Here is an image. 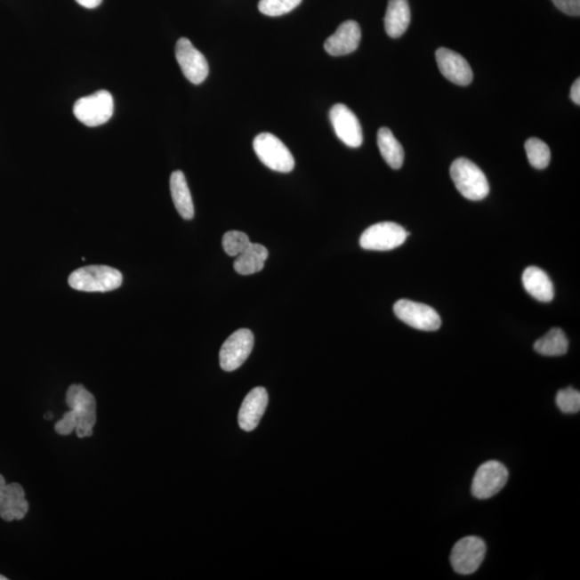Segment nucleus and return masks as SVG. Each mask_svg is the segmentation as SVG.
Returning a JSON list of instances; mask_svg holds the SVG:
<instances>
[{
	"mask_svg": "<svg viewBox=\"0 0 580 580\" xmlns=\"http://www.w3.org/2000/svg\"><path fill=\"white\" fill-rule=\"evenodd\" d=\"M71 288L85 293L112 292L122 286L123 276L108 266H87L72 272L68 278Z\"/></svg>",
	"mask_w": 580,
	"mask_h": 580,
	"instance_id": "f257e3e1",
	"label": "nucleus"
},
{
	"mask_svg": "<svg viewBox=\"0 0 580 580\" xmlns=\"http://www.w3.org/2000/svg\"><path fill=\"white\" fill-rule=\"evenodd\" d=\"M450 177L464 198L479 201L489 194V183L485 173L467 158L455 160L450 167Z\"/></svg>",
	"mask_w": 580,
	"mask_h": 580,
	"instance_id": "f03ea898",
	"label": "nucleus"
},
{
	"mask_svg": "<svg viewBox=\"0 0 580 580\" xmlns=\"http://www.w3.org/2000/svg\"><path fill=\"white\" fill-rule=\"evenodd\" d=\"M67 406L77 418L76 432L80 439L92 437L97 419L96 399L82 385H71L67 391Z\"/></svg>",
	"mask_w": 580,
	"mask_h": 580,
	"instance_id": "7ed1b4c3",
	"label": "nucleus"
},
{
	"mask_svg": "<svg viewBox=\"0 0 580 580\" xmlns=\"http://www.w3.org/2000/svg\"><path fill=\"white\" fill-rule=\"evenodd\" d=\"M254 151L261 162L273 171L288 173L294 168V159L286 145L272 133H262L254 140Z\"/></svg>",
	"mask_w": 580,
	"mask_h": 580,
	"instance_id": "20e7f679",
	"label": "nucleus"
},
{
	"mask_svg": "<svg viewBox=\"0 0 580 580\" xmlns=\"http://www.w3.org/2000/svg\"><path fill=\"white\" fill-rule=\"evenodd\" d=\"M113 97L108 91L82 97L75 103L74 113L77 120L89 127L101 126L113 116Z\"/></svg>",
	"mask_w": 580,
	"mask_h": 580,
	"instance_id": "39448f33",
	"label": "nucleus"
},
{
	"mask_svg": "<svg viewBox=\"0 0 580 580\" xmlns=\"http://www.w3.org/2000/svg\"><path fill=\"white\" fill-rule=\"evenodd\" d=\"M410 232L392 222H383L365 230L360 237V246L367 251H391L407 241Z\"/></svg>",
	"mask_w": 580,
	"mask_h": 580,
	"instance_id": "423d86ee",
	"label": "nucleus"
},
{
	"mask_svg": "<svg viewBox=\"0 0 580 580\" xmlns=\"http://www.w3.org/2000/svg\"><path fill=\"white\" fill-rule=\"evenodd\" d=\"M486 544L478 536H467L455 544L450 563L455 572L471 575L478 571L486 556Z\"/></svg>",
	"mask_w": 580,
	"mask_h": 580,
	"instance_id": "0eeeda50",
	"label": "nucleus"
},
{
	"mask_svg": "<svg viewBox=\"0 0 580 580\" xmlns=\"http://www.w3.org/2000/svg\"><path fill=\"white\" fill-rule=\"evenodd\" d=\"M509 480V471L499 461H488L476 471L472 495L476 499L486 500L499 494Z\"/></svg>",
	"mask_w": 580,
	"mask_h": 580,
	"instance_id": "6e6552de",
	"label": "nucleus"
},
{
	"mask_svg": "<svg viewBox=\"0 0 580 580\" xmlns=\"http://www.w3.org/2000/svg\"><path fill=\"white\" fill-rule=\"evenodd\" d=\"M393 312L410 327L423 331H437L441 328V318L437 310L427 304L401 299L393 305Z\"/></svg>",
	"mask_w": 580,
	"mask_h": 580,
	"instance_id": "1a4fd4ad",
	"label": "nucleus"
},
{
	"mask_svg": "<svg viewBox=\"0 0 580 580\" xmlns=\"http://www.w3.org/2000/svg\"><path fill=\"white\" fill-rule=\"evenodd\" d=\"M254 347V334L251 330L240 329L232 334L222 344L220 351V365L222 370L232 372L245 364Z\"/></svg>",
	"mask_w": 580,
	"mask_h": 580,
	"instance_id": "9d476101",
	"label": "nucleus"
},
{
	"mask_svg": "<svg viewBox=\"0 0 580 580\" xmlns=\"http://www.w3.org/2000/svg\"><path fill=\"white\" fill-rule=\"evenodd\" d=\"M175 57L186 79L198 85L209 76V64L204 54L188 38L179 39Z\"/></svg>",
	"mask_w": 580,
	"mask_h": 580,
	"instance_id": "9b49d317",
	"label": "nucleus"
},
{
	"mask_svg": "<svg viewBox=\"0 0 580 580\" xmlns=\"http://www.w3.org/2000/svg\"><path fill=\"white\" fill-rule=\"evenodd\" d=\"M330 122L333 124L336 136L350 148H359L364 141V134L358 118L355 113L342 103L331 108Z\"/></svg>",
	"mask_w": 580,
	"mask_h": 580,
	"instance_id": "f8f14e48",
	"label": "nucleus"
},
{
	"mask_svg": "<svg viewBox=\"0 0 580 580\" xmlns=\"http://www.w3.org/2000/svg\"><path fill=\"white\" fill-rule=\"evenodd\" d=\"M439 69L450 82L460 86L469 85L473 80V71L468 60L455 52L439 48L435 53Z\"/></svg>",
	"mask_w": 580,
	"mask_h": 580,
	"instance_id": "ddd939ff",
	"label": "nucleus"
},
{
	"mask_svg": "<svg viewBox=\"0 0 580 580\" xmlns=\"http://www.w3.org/2000/svg\"><path fill=\"white\" fill-rule=\"evenodd\" d=\"M361 29L355 20L342 23L336 32L326 40L324 48L328 54L343 56L353 53L360 44Z\"/></svg>",
	"mask_w": 580,
	"mask_h": 580,
	"instance_id": "4468645a",
	"label": "nucleus"
},
{
	"mask_svg": "<svg viewBox=\"0 0 580 580\" xmlns=\"http://www.w3.org/2000/svg\"><path fill=\"white\" fill-rule=\"evenodd\" d=\"M269 402L268 392L263 387L254 388L247 393L243 401L240 411L239 424L245 431H253L255 430L266 412Z\"/></svg>",
	"mask_w": 580,
	"mask_h": 580,
	"instance_id": "2eb2a0df",
	"label": "nucleus"
},
{
	"mask_svg": "<svg viewBox=\"0 0 580 580\" xmlns=\"http://www.w3.org/2000/svg\"><path fill=\"white\" fill-rule=\"evenodd\" d=\"M29 504L25 499L23 487L9 484L0 489V518L4 521L22 520L28 514Z\"/></svg>",
	"mask_w": 580,
	"mask_h": 580,
	"instance_id": "dca6fc26",
	"label": "nucleus"
},
{
	"mask_svg": "<svg viewBox=\"0 0 580 580\" xmlns=\"http://www.w3.org/2000/svg\"><path fill=\"white\" fill-rule=\"evenodd\" d=\"M522 284L528 294L541 302H551L555 297V289L547 273L537 267L527 268L522 274Z\"/></svg>",
	"mask_w": 580,
	"mask_h": 580,
	"instance_id": "f3484780",
	"label": "nucleus"
},
{
	"mask_svg": "<svg viewBox=\"0 0 580 580\" xmlns=\"http://www.w3.org/2000/svg\"><path fill=\"white\" fill-rule=\"evenodd\" d=\"M384 23L386 33L390 37H401L411 23V9L407 0H390Z\"/></svg>",
	"mask_w": 580,
	"mask_h": 580,
	"instance_id": "a211bd4d",
	"label": "nucleus"
},
{
	"mask_svg": "<svg viewBox=\"0 0 580 580\" xmlns=\"http://www.w3.org/2000/svg\"><path fill=\"white\" fill-rule=\"evenodd\" d=\"M170 190L173 196L175 209L184 220H193L195 208L193 198H191L188 181L182 171H174L170 178Z\"/></svg>",
	"mask_w": 580,
	"mask_h": 580,
	"instance_id": "6ab92c4d",
	"label": "nucleus"
},
{
	"mask_svg": "<svg viewBox=\"0 0 580 580\" xmlns=\"http://www.w3.org/2000/svg\"><path fill=\"white\" fill-rule=\"evenodd\" d=\"M268 256L269 253L265 246L251 243L245 252L237 256L235 270L241 276H251V274L261 272L265 267Z\"/></svg>",
	"mask_w": 580,
	"mask_h": 580,
	"instance_id": "aec40b11",
	"label": "nucleus"
},
{
	"mask_svg": "<svg viewBox=\"0 0 580 580\" xmlns=\"http://www.w3.org/2000/svg\"><path fill=\"white\" fill-rule=\"evenodd\" d=\"M377 145L385 162L392 169H400L404 162V149L390 128L383 127L377 133Z\"/></svg>",
	"mask_w": 580,
	"mask_h": 580,
	"instance_id": "412c9836",
	"label": "nucleus"
},
{
	"mask_svg": "<svg viewBox=\"0 0 580 580\" xmlns=\"http://www.w3.org/2000/svg\"><path fill=\"white\" fill-rule=\"evenodd\" d=\"M568 341L563 330L553 328L543 338L538 339L535 350L543 356H562L567 354Z\"/></svg>",
	"mask_w": 580,
	"mask_h": 580,
	"instance_id": "4be33fe9",
	"label": "nucleus"
},
{
	"mask_svg": "<svg viewBox=\"0 0 580 580\" xmlns=\"http://www.w3.org/2000/svg\"><path fill=\"white\" fill-rule=\"evenodd\" d=\"M528 159L536 169H545L551 163L552 153L548 145L537 138L528 140L525 144Z\"/></svg>",
	"mask_w": 580,
	"mask_h": 580,
	"instance_id": "5701e85b",
	"label": "nucleus"
},
{
	"mask_svg": "<svg viewBox=\"0 0 580 580\" xmlns=\"http://www.w3.org/2000/svg\"><path fill=\"white\" fill-rule=\"evenodd\" d=\"M250 238L242 231H228L222 237V247L227 255L237 257L251 245Z\"/></svg>",
	"mask_w": 580,
	"mask_h": 580,
	"instance_id": "b1692460",
	"label": "nucleus"
},
{
	"mask_svg": "<svg viewBox=\"0 0 580 580\" xmlns=\"http://www.w3.org/2000/svg\"><path fill=\"white\" fill-rule=\"evenodd\" d=\"M302 2V0H261L258 9L268 17H279L293 12Z\"/></svg>",
	"mask_w": 580,
	"mask_h": 580,
	"instance_id": "393cba45",
	"label": "nucleus"
},
{
	"mask_svg": "<svg viewBox=\"0 0 580 580\" xmlns=\"http://www.w3.org/2000/svg\"><path fill=\"white\" fill-rule=\"evenodd\" d=\"M557 406L563 413L575 414L580 410V393L572 387L558 392Z\"/></svg>",
	"mask_w": 580,
	"mask_h": 580,
	"instance_id": "a878e982",
	"label": "nucleus"
},
{
	"mask_svg": "<svg viewBox=\"0 0 580 580\" xmlns=\"http://www.w3.org/2000/svg\"><path fill=\"white\" fill-rule=\"evenodd\" d=\"M77 427V418L71 410L64 414L63 418L55 423V431L60 435H69Z\"/></svg>",
	"mask_w": 580,
	"mask_h": 580,
	"instance_id": "bb28decb",
	"label": "nucleus"
},
{
	"mask_svg": "<svg viewBox=\"0 0 580 580\" xmlns=\"http://www.w3.org/2000/svg\"><path fill=\"white\" fill-rule=\"evenodd\" d=\"M552 2L561 12L571 17H579L580 0H552Z\"/></svg>",
	"mask_w": 580,
	"mask_h": 580,
	"instance_id": "cd10ccee",
	"label": "nucleus"
},
{
	"mask_svg": "<svg viewBox=\"0 0 580 580\" xmlns=\"http://www.w3.org/2000/svg\"><path fill=\"white\" fill-rule=\"evenodd\" d=\"M571 98L573 102L576 105H580V80L577 79L574 82V85L571 89Z\"/></svg>",
	"mask_w": 580,
	"mask_h": 580,
	"instance_id": "c85d7f7f",
	"label": "nucleus"
},
{
	"mask_svg": "<svg viewBox=\"0 0 580 580\" xmlns=\"http://www.w3.org/2000/svg\"><path fill=\"white\" fill-rule=\"evenodd\" d=\"M76 2L81 4L82 7L94 9L100 6L102 0H76Z\"/></svg>",
	"mask_w": 580,
	"mask_h": 580,
	"instance_id": "c756f323",
	"label": "nucleus"
},
{
	"mask_svg": "<svg viewBox=\"0 0 580 580\" xmlns=\"http://www.w3.org/2000/svg\"><path fill=\"white\" fill-rule=\"evenodd\" d=\"M6 485V480H4V476L0 474V489H3Z\"/></svg>",
	"mask_w": 580,
	"mask_h": 580,
	"instance_id": "7c9ffc66",
	"label": "nucleus"
},
{
	"mask_svg": "<svg viewBox=\"0 0 580 580\" xmlns=\"http://www.w3.org/2000/svg\"><path fill=\"white\" fill-rule=\"evenodd\" d=\"M7 577L3 576V575H0V580H7Z\"/></svg>",
	"mask_w": 580,
	"mask_h": 580,
	"instance_id": "2f4dec72",
	"label": "nucleus"
}]
</instances>
